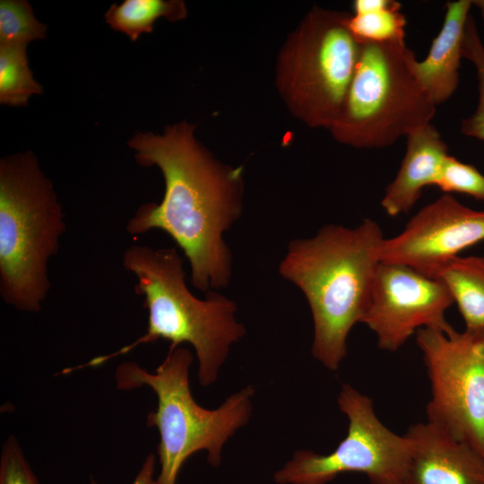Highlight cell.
I'll return each mask as SVG.
<instances>
[{"label":"cell","mask_w":484,"mask_h":484,"mask_svg":"<svg viewBox=\"0 0 484 484\" xmlns=\"http://www.w3.org/2000/svg\"><path fill=\"white\" fill-rule=\"evenodd\" d=\"M194 127L182 121L162 134L138 132L128 141L140 166L160 170L165 192L160 203L140 205L125 230L167 233L188 260L192 285L207 293L231 279L232 255L223 235L242 214L243 168L218 161L196 141Z\"/></svg>","instance_id":"6da1fadb"},{"label":"cell","mask_w":484,"mask_h":484,"mask_svg":"<svg viewBox=\"0 0 484 484\" xmlns=\"http://www.w3.org/2000/svg\"><path fill=\"white\" fill-rule=\"evenodd\" d=\"M365 219L349 228L328 224L311 238L290 240L278 272L304 294L313 319L312 356L331 371L347 355V339L366 312L384 240Z\"/></svg>","instance_id":"7a4b0ae2"},{"label":"cell","mask_w":484,"mask_h":484,"mask_svg":"<svg viewBox=\"0 0 484 484\" xmlns=\"http://www.w3.org/2000/svg\"><path fill=\"white\" fill-rule=\"evenodd\" d=\"M122 264L136 278L134 292L144 297L146 333L111 354L65 368V374L99 367L139 345L166 340L170 341L169 349L190 344L198 359L200 385L214 383L231 345L246 333L236 317V303L217 290L208 291L203 299L195 297L187 288L183 259L175 247L133 245L125 251Z\"/></svg>","instance_id":"3957f363"},{"label":"cell","mask_w":484,"mask_h":484,"mask_svg":"<svg viewBox=\"0 0 484 484\" xmlns=\"http://www.w3.org/2000/svg\"><path fill=\"white\" fill-rule=\"evenodd\" d=\"M66 225L62 204L35 154L0 160V295L16 309L40 311L50 289L48 263Z\"/></svg>","instance_id":"277c9868"},{"label":"cell","mask_w":484,"mask_h":484,"mask_svg":"<svg viewBox=\"0 0 484 484\" xmlns=\"http://www.w3.org/2000/svg\"><path fill=\"white\" fill-rule=\"evenodd\" d=\"M193 359L188 349L178 346L169 350L153 373L133 361L124 362L116 369L118 389L128 391L147 385L156 393L157 408L147 415V425L157 428L160 434L158 484H176L182 465L200 451H207L209 463L219 466L223 445L248 422L253 410L252 385L231 394L216 409L200 406L189 385Z\"/></svg>","instance_id":"5b68a950"},{"label":"cell","mask_w":484,"mask_h":484,"mask_svg":"<svg viewBox=\"0 0 484 484\" xmlns=\"http://www.w3.org/2000/svg\"><path fill=\"white\" fill-rule=\"evenodd\" d=\"M359 45L349 91L330 131L355 148L388 147L429 124L436 106L416 76V56L405 42Z\"/></svg>","instance_id":"8992f818"},{"label":"cell","mask_w":484,"mask_h":484,"mask_svg":"<svg viewBox=\"0 0 484 484\" xmlns=\"http://www.w3.org/2000/svg\"><path fill=\"white\" fill-rule=\"evenodd\" d=\"M349 15L314 7L280 55L279 90L309 126L330 130L349 91L360 50L348 27Z\"/></svg>","instance_id":"52a82bcc"},{"label":"cell","mask_w":484,"mask_h":484,"mask_svg":"<svg viewBox=\"0 0 484 484\" xmlns=\"http://www.w3.org/2000/svg\"><path fill=\"white\" fill-rule=\"evenodd\" d=\"M348 419L345 437L327 454L299 450L275 472L278 484H327L345 472L365 474L371 484H399L408 466L411 444L377 418L373 401L350 385L338 399Z\"/></svg>","instance_id":"ba28073f"},{"label":"cell","mask_w":484,"mask_h":484,"mask_svg":"<svg viewBox=\"0 0 484 484\" xmlns=\"http://www.w3.org/2000/svg\"><path fill=\"white\" fill-rule=\"evenodd\" d=\"M430 383L428 422L484 455V333H416Z\"/></svg>","instance_id":"9c48e42d"},{"label":"cell","mask_w":484,"mask_h":484,"mask_svg":"<svg viewBox=\"0 0 484 484\" xmlns=\"http://www.w3.org/2000/svg\"><path fill=\"white\" fill-rule=\"evenodd\" d=\"M453 304L439 280L403 264L380 262L361 323L375 333L381 350L394 352L419 329L452 328L445 312Z\"/></svg>","instance_id":"30bf717a"},{"label":"cell","mask_w":484,"mask_h":484,"mask_svg":"<svg viewBox=\"0 0 484 484\" xmlns=\"http://www.w3.org/2000/svg\"><path fill=\"white\" fill-rule=\"evenodd\" d=\"M484 240V211L446 194L420 209L403 230L384 238L380 262L403 264L431 277L462 250Z\"/></svg>","instance_id":"8fae6325"},{"label":"cell","mask_w":484,"mask_h":484,"mask_svg":"<svg viewBox=\"0 0 484 484\" xmlns=\"http://www.w3.org/2000/svg\"><path fill=\"white\" fill-rule=\"evenodd\" d=\"M405 435L411 455L399 484H484V455L471 445L428 421Z\"/></svg>","instance_id":"7c38bea8"},{"label":"cell","mask_w":484,"mask_h":484,"mask_svg":"<svg viewBox=\"0 0 484 484\" xmlns=\"http://www.w3.org/2000/svg\"><path fill=\"white\" fill-rule=\"evenodd\" d=\"M405 138L403 160L381 200L382 208L391 217L409 212L423 189L435 186L448 155L447 145L431 123L413 130Z\"/></svg>","instance_id":"4fadbf2b"},{"label":"cell","mask_w":484,"mask_h":484,"mask_svg":"<svg viewBox=\"0 0 484 484\" xmlns=\"http://www.w3.org/2000/svg\"><path fill=\"white\" fill-rule=\"evenodd\" d=\"M471 1H449L442 27L428 56L414 61V72L436 106L446 101L459 84L462 40Z\"/></svg>","instance_id":"5bb4252c"},{"label":"cell","mask_w":484,"mask_h":484,"mask_svg":"<svg viewBox=\"0 0 484 484\" xmlns=\"http://www.w3.org/2000/svg\"><path fill=\"white\" fill-rule=\"evenodd\" d=\"M448 289L466 331L484 333V257L456 256L431 276Z\"/></svg>","instance_id":"9a60e30c"},{"label":"cell","mask_w":484,"mask_h":484,"mask_svg":"<svg viewBox=\"0 0 484 484\" xmlns=\"http://www.w3.org/2000/svg\"><path fill=\"white\" fill-rule=\"evenodd\" d=\"M348 27L359 43L404 42L406 18L394 0H356Z\"/></svg>","instance_id":"2e32d148"},{"label":"cell","mask_w":484,"mask_h":484,"mask_svg":"<svg viewBox=\"0 0 484 484\" xmlns=\"http://www.w3.org/2000/svg\"><path fill=\"white\" fill-rule=\"evenodd\" d=\"M186 16V4L181 0H125L120 4H112L104 14L110 28L134 42L143 33H151L158 19L176 22Z\"/></svg>","instance_id":"e0dca14e"},{"label":"cell","mask_w":484,"mask_h":484,"mask_svg":"<svg viewBox=\"0 0 484 484\" xmlns=\"http://www.w3.org/2000/svg\"><path fill=\"white\" fill-rule=\"evenodd\" d=\"M25 46H0V103L12 107L28 104L30 98L43 92L29 66Z\"/></svg>","instance_id":"ac0fdd59"},{"label":"cell","mask_w":484,"mask_h":484,"mask_svg":"<svg viewBox=\"0 0 484 484\" xmlns=\"http://www.w3.org/2000/svg\"><path fill=\"white\" fill-rule=\"evenodd\" d=\"M48 26L34 15L27 0L0 1V46H25L44 39Z\"/></svg>","instance_id":"d6986e66"},{"label":"cell","mask_w":484,"mask_h":484,"mask_svg":"<svg viewBox=\"0 0 484 484\" xmlns=\"http://www.w3.org/2000/svg\"><path fill=\"white\" fill-rule=\"evenodd\" d=\"M462 57L470 60L476 69L479 97L475 111L462 119L461 132L484 142V45L471 15L468 17L465 25Z\"/></svg>","instance_id":"ffe728a7"},{"label":"cell","mask_w":484,"mask_h":484,"mask_svg":"<svg viewBox=\"0 0 484 484\" xmlns=\"http://www.w3.org/2000/svg\"><path fill=\"white\" fill-rule=\"evenodd\" d=\"M435 186L445 193H460L484 200V175L474 166L447 155Z\"/></svg>","instance_id":"44dd1931"},{"label":"cell","mask_w":484,"mask_h":484,"mask_svg":"<svg viewBox=\"0 0 484 484\" xmlns=\"http://www.w3.org/2000/svg\"><path fill=\"white\" fill-rule=\"evenodd\" d=\"M0 484H39L13 436H10L2 447Z\"/></svg>","instance_id":"7402d4cb"},{"label":"cell","mask_w":484,"mask_h":484,"mask_svg":"<svg viewBox=\"0 0 484 484\" xmlns=\"http://www.w3.org/2000/svg\"><path fill=\"white\" fill-rule=\"evenodd\" d=\"M155 463V455L153 454H150L145 458L133 484H158L157 479H154ZM91 484L97 483L94 480H91Z\"/></svg>","instance_id":"603a6c76"},{"label":"cell","mask_w":484,"mask_h":484,"mask_svg":"<svg viewBox=\"0 0 484 484\" xmlns=\"http://www.w3.org/2000/svg\"><path fill=\"white\" fill-rule=\"evenodd\" d=\"M471 4L477 6L480 9L484 21V0L471 1Z\"/></svg>","instance_id":"cb8c5ba5"}]
</instances>
